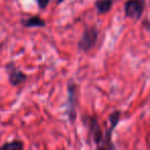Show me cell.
Here are the masks:
<instances>
[{"mask_svg": "<svg viewBox=\"0 0 150 150\" xmlns=\"http://www.w3.org/2000/svg\"><path fill=\"white\" fill-rule=\"evenodd\" d=\"M119 119H120V112L114 111L109 116L110 127L106 129L105 133H103L98 120L95 117L88 118V129L93 142L96 145L95 150H115V146L112 142V132L117 125Z\"/></svg>", "mask_w": 150, "mask_h": 150, "instance_id": "cell-1", "label": "cell"}, {"mask_svg": "<svg viewBox=\"0 0 150 150\" xmlns=\"http://www.w3.org/2000/svg\"><path fill=\"white\" fill-rule=\"evenodd\" d=\"M97 40H98V31L96 30V28H88L84 30L83 34L79 40L78 46L81 50L88 52L94 47Z\"/></svg>", "mask_w": 150, "mask_h": 150, "instance_id": "cell-2", "label": "cell"}, {"mask_svg": "<svg viewBox=\"0 0 150 150\" xmlns=\"http://www.w3.org/2000/svg\"><path fill=\"white\" fill-rule=\"evenodd\" d=\"M145 0H129L125 5L127 17L139 20L144 11Z\"/></svg>", "mask_w": 150, "mask_h": 150, "instance_id": "cell-3", "label": "cell"}, {"mask_svg": "<svg viewBox=\"0 0 150 150\" xmlns=\"http://www.w3.org/2000/svg\"><path fill=\"white\" fill-rule=\"evenodd\" d=\"M68 115L72 121L76 116V86L73 82L68 86Z\"/></svg>", "mask_w": 150, "mask_h": 150, "instance_id": "cell-4", "label": "cell"}, {"mask_svg": "<svg viewBox=\"0 0 150 150\" xmlns=\"http://www.w3.org/2000/svg\"><path fill=\"white\" fill-rule=\"evenodd\" d=\"M7 68H11V70H8V75H9V82L13 86H18V84L22 83L26 79V75L22 71L16 69L13 65L9 64L7 66Z\"/></svg>", "mask_w": 150, "mask_h": 150, "instance_id": "cell-5", "label": "cell"}, {"mask_svg": "<svg viewBox=\"0 0 150 150\" xmlns=\"http://www.w3.org/2000/svg\"><path fill=\"white\" fill-rule=\"evenodd\" d=\"M24 144L19 140H13L11 142H6L2 146H0V150H23Z\"/></svg>", "mask_w": 150, "mask_h": 150, "instance_id": "cell-6", "label": "cell"}, {"mask_svg": "<svg viewBox=\"0 0 150 150\" xmlns=\"http://www.w3.org/2000/svg\"><path fill=\"white\" fill-rule=\"evenodd\" d=\"M112 0H98L96 2V6L99 13H106L110 11L112 6Z\"/></svg>", "mask_w": 150, "mask_h": 150, "instance_id": "cell-7", "label": "cell"}, {"mask_svg": "<svg viewBox=\"0 0 150 150\" xmlns=\"http://www.w3.org/2000/svg\"><path fill=\"white\" fill-rule=\"evenodd\" d=\"M23 25L26 27H42L44 26V21L39 17H31L29 19L23 20Z\"/></svg>", "mask_w": 150, "mask_h": 150, "instance_id": "cell-8", "label": "cell"}, {"mask_svg": "<svg viewBox=\"0 0 150 150\" xmlns=\"http://www.w3.org/2000/svg\"><path fill=\"white\" fill-rule=\"evenodd\" d=\"M37 2L40 8H45L48 3H50V0H37Z\"/></svg>", "mask_w": 150, "mask_h": 150, "instance_id": "cell-9", "label": "cell"}, {"mask_svg": "<svg viewBox=\"0 0 150 150\" xmlns=\"http://www.w3.org/2000/svg\"><path fill=\"white\" fill-rule=\"evenodd\" d=\"M64 0H58V3H61V2H63Z\"/></svg>", "mask_w": 150, "mask_h": 150, "instance_id": "cell-10", "label": "cell"}]
</instances>
